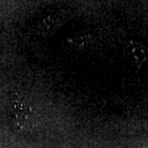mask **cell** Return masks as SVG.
<instances>
[{
	"instance_id": "cell-1",
	"label": "cell",
	"mask_w": 148,
	"mask_h": 148,
	"mask_svg": "<svg viewBox=\"0 0 148 148\" xmlns=\"http://www.w3.org/2000/svg\"><path fill=\"white\" fill-rule=\"evenodd\" d=\"M10 123L16 132H32L39 127V116L32 106L26 102L16 101L11 112Z\"/></svg>"
},
{
	"instance_id": "cell-2",
	"label": "cell",
	"mask_w": 148,
	"mask_h": 148,
	"mask_svg": "<svg viewBox=\"0 0 148 148\" xmlns=\"http://www.w3.org/2000/svg\"><path fill=\"white\" fill-rule=\"evenodd\" d=\"M128 45L138 74L143 64L148 60V47L143 43L134 40H130Z\"/></svg>"
},
{
	"instance_id": "cell-3",
	"label": "cell",
	"mask_w": 148,
	"mask_h": 148,
	"mask_svg": "<svg viewBox=\"0 0 148 148\" xmlns=\"http://www.w3.org/2000/svg\"><path fill=\"white\" fill-rule=\"evenodd\" d=\"M138 148H148V143H143L141 144Z\"/></svg>"
}]
</instances>
